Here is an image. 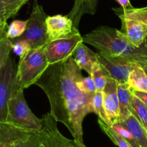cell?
I'll return each instance as SVG.
<instances>
[{
    "label": "cell",
    "mask_w": 147,
    "mask_h": 147,
    "mask_svg": "<svg viewBox=\"0 0 147 147\" xmlns=\"http://www.w3.org/2000/svg\"><path fill=\"white\" fill-rule=\"evenodd\" d=\"M146 106H147V105H146Z\"/></svg>",
    "instance_id": "34"
},
{
    "label": "cell",
    "mask_w": 147,
    "mask_h": 147,
    "mask_svg": "<svg viewBox=\"0 0 147 147\" xmlns=\"http://www.w3.org/2000/svg\"><path fill=\"white\" fill-rule=\"evenodd\" d=\"M27 24H28V20H16L12 21L7 29L6 35H5L7 38L14 40L20 37L25 32Z\"/></svg>",
    "instance_id": "21"
},
{
    "label": "cell",
    "mask_w": 147,
    "mask_h": 147,
    "mask_svg": "<svg viewBox=\"0 0 147 147\" xmlns=\"http://www.w3.org/2000/svg\"><path fill=\"white\" fill-rule=\"evenodd\" d=\"M49 43L65 37L80 33L78 28L68 16L57 15L48 16L46 20Z\"/></svg>",
    "instance_id": "10"
},
{
    "label": "cell",
    "mask_w": 147,
    "mask_h": 147,
    "mask_svg": "<svg viewBox=\"0 0 147 147\" xmlns=\"http://www.w3.org/2000/svg\"><path fill=\"white\" fill-rule=\"evenodd\" d=\"M128 84L134 90L147 92V74L142 66L138 65L131 71L128 76Z\"/></svg>",
    "instance_id": "16"
},
{
    "label": "cell",
    "mask_w": 147,
    "mask_h": 147,
    "mask_svg": "<svg viewBox=\"0 0 147 147\" xmlns=\"http://www.w3.org/2000/svg\"><path fill=\"white\" fill-rule=\"evenodd\" d=\"M98 123L102 131L118 147H132L125 138H123L110 125H107L100 119L98 120Z\"/></svg>",
    "instance_id": "20"
},
{
    "label": "cell",
    "mask_w": 147,
    "mask_h": 147,
    "mask_svg": "<svg viewBox=\"0 0 147 147\" xmlns=\"http://www.w3.org/2000/svg\"><path fill=\"white\" fill-rule=\"evenodd\" d=\"M77 87L82 92L90 96H93L97 92L92 79L90 77H82L77 82Z\"/></svg>",
    "instance_id": "23"
},
{
    "label": "cell",
    "mask_w": 147,
    "mask_h": 147,
    "mask_svg": "<svg viewBox=\"0 0 147 147\" xmlns=\"http://www.w3.org/2000/svg\"><path fill=\"white\" fill-rule=\"evenodd\" d=\"M92 105L93 113L99 117V119L107 125L111 126V124L107 118L105 110L102 92H96L94 93L92 97Z\"/></svg>",
    "instance_id": "19"
},
{
    "label": "cell",
    "mask_w": 147,
    "mask_h": 147,
    "mask_svg": "<svg viewBox=\"0 0 147 147\" xmlns=\"http://www.w3.org/2000/svg\"><path fill=\"white\" fill-rule=\"evenodd\" d=\"M47 15L43 7L35 0L30 18L28 20L25 32L20 37L14 40H25L32 49L45 46L49 43L46 20Z\"/></svg>",
    "instance_id": "6"
},
{
    "label": "cell",
    "mask_w": 147,
    "mask_h": 147,
    "mask_svg": "<svg viewBox=\"0 0 147 147\" xmlns=\"http://www.w3.org/2000/svg\"><path fill=\"white\" fill-rule=\"evenodd\" d=\"M142 66V68H143V69H144V71H145L146 74H147V64L143 65V66Z\"/></svg>",
    "instance_id": "32"
},
{
    "label": "cell",
    "mask_w": 147,
    "mask_h": 147,
    "mask_svg": "<svg viewBox=\"0 0 147 147\" xmlns=\"http://www.w3.org/2000/svg\"><path fill=\"white\" fill-rule=\"evenodd\" d=\"M83 42L106 54L123 57L140 66L147 64V49L145 45L136 47L121 30L101 26L84 35Z\"/></svg>",
    "instance_id": "2"
},
{
    "label": "cell",
    "mask_w": 147,
    "mask_h": 147,
    "mask_svg": "<svg viewBox=\"0 0 147 147\" xmlns=\"http://www.w3.org/2000/svg\"><path fill=\"white\" fill-rule=\"evenodd\" d=\"M144 45H145L146 48V49H147V37H146V40H145V43H144Z\"/></svg>",
    "instance_id": "33"
},
{
    "label": "cell",
    "mask_w": 147,
    "mask_h": 147,
    "mask_svg": "<svg viewBox=\"0 0 147 147\" xmlns=\"http://www.w3.org/2000/svg\"><path fill=\"white\" fill-rule=\"evenodd\" d=\"M134 137L141 147H147V131L134 115L118 122Z\"/></svg>",
    "instance_id": "15"
},
{
    "label": "cell",
    "mask_w": 147,
    "mask_h": 147,
    "mask_svg": "<svg viewBox=\"0 0 147 147\" xmlns=\"http://www.w3.org/2000/svg\"><path fill=\"white\" fill-rule=\"evenodd\" d=\"M121 20V32L136 47L142 46L147 37V7L143 8H113Z\"/></svg>",
    "instance_id": "4"
},
{
    "label": "cell",
    "mask_w": 147,
    "mask_h": 147,
    "mask_svg": "<svg viewBox=\"0 0 147 147\" xmlns=\"http://www.w3.org/2000/svg\"><path fill=\"white\" fill-rule=\"evenodd\" d=\"M111 127H112L118 134H119L123 138H125L131 146L141 147L139 144H138V143L136 141V140L135 138H134V137L131 135V133H130L126 128H124L123 125H121V124L118 123H116L113 124V125H111Z\"/></svg>",
    "instance_id": "26"
},
{
    "label": "cell",
    "mask_w": 147,
    "mask_h": 147,
    "mask_svg": "<svg viewBox=\"0 0 147 147\" xmlns=\"http://www.w3.org/2000/svg\"><path fill=\"white\" fill-rule=\"evenodd\" d=\"M12 51L20 58L25 56L32 49L30 43L25 40H12Z\"/></svg>",
    "instance_id": "25"
},
{
    "label": "cell",
    "mask_w": 147,
    "mask_h": 147,
    "mask_svg": "<svg viewBox=\"0 0 147 147\" xmlns=\"http://www.w3.org/2000/svg\"><path fill=\"white\" fill-rule=\"evenodd\" d=\"M97 55L99 62L118 84L128 83V76L131 71L139 65L121 56L106 54L102 52H99Z\"/></svg>",
    "instance_id": "9"
},
{
    "label": "cell",
    "mask_w": 147,
    "mask_h": 147,
    "mask_svg": "<svg viewBox=\"0 0 147 147\" xmlns=\"http://www.w3.org/2000/svg\"><path fill=\"white\" fill-rule=\"evenodd\" d=\"M108 74L99 61H96L92 65L91 74L90 76L94 82L97 92H102L104 90L107 82V76Z\"/></svg>",
    "instance_id": "17"
},
{
    "label": "cell",
    "mask_w": 147,
    "mask_h": 147,
    "mask_svg": "<svg viewBox=\"0 0 147 147\" xmlns=\"http://www.w3.org/2000/svg\"><path fill=\"white\" fill-rule=\"evenodd\" d=\"M81 69L71 56L50 65L35 84L43 90L51 106V114L56 122L63 123L74 139L84 144L82 123L87 114L93 113V96L82 92L77 82L82 77Z\"/></svg>",
    "instance_id": "1"
},
{
    "label": "cell",
    "mask_w": 147,
    "mask_h": 147,
    "mask_svg": "<svg viewBox=\"0 0 147 147\" xmlns=\"http://www.w3.org/2000/svg\"><path fill=\"white\" fill-rule=\"evenodd\" d=\"M131 92L134 96L139 99L141 102L147 105V92L145 91H138L131 88Z\"/></svg>",
    "instance_id": "27"
},
{
    "label": "cell",
    "mask_w": 147,
    "mask_h": 147,
    "mask_svg": "<svg viewBox=\"0 0 147 147\" xmlns=\"http://www.w3.org/2000/svg\"><path fill=\"white\" fill-rule=\"evenodd\" d=\"M117 92L120 106V121L125 119L132 114V98L131 87L128 83H117Z\"/></svg>",
    "instance_id": "14"
},
{
    "label": "cell",
    "mask_w": 147,
    "mask_h": 147,
    "mask_svg": "<svg viewBox=\"0 0 147 147\" xmlns=\"http://www.w3.org/2000/svg\"><path fill=\"white\" fill-rule=\"evenodd\" d=\"M23 90L18 87L8 101L7 122L26 130L40 131L43 126V118H38L31 111L25 99Z\"/></svg>",
    "instance_id": "5"
},
{
    "label": "cell",
    "mask_w": 147,
    "mask_h": 147,
    "mask_svg": "<svg viewBox=\"0 0 147 147\" xmlns=\"http://www.w3.org/2000/svg\"><path fill=\"white\" fill-rule=\"evenodd\" d=\"M83 42L80 33L49 42L45 46V53L49 64L59 63L73 56L77 46Z\"/></svg>",
    "instance_id": "8"
},
{
    "label": "cell",
    "mask_w": 147,
    "mask_h": 147,
    "mask_svg": "<svg viewBox=\"0 0 147 147\" xmlns=\"http://www.w3.org/2000/svg\"><path fill=\"white\" fill-rule=\"evenodd\" d=\"M16 76L17 65L9 56L0 71V122L7 121L8 101L18 89Z\"/></svg>",
    "instance_id": "7"
},
{
    "label": "cell",
    "mask_w": 147,
    "mask_h": 147,
    "mask_svg": "<svg viewBox=\"0 0 147 147\" xmlns=\"http://www.w3.org/2000/svg\"><path fill=\"white\" fill-rule=\"evenodd\" d=\"M43 120V137L39 147H68L71 144L73 140L61 134L50 113L46 114Z\"/></svg>",
    "instance_id": "12"
},
{
    "label": "cell",
    "mask_w": 147,
    "mask_h": 147,
    "mask_svg": "<svg viewBox=\"0 0 147 147\" xmlns=\"http://www.w3.org/2000/svg\"><path fill=\"white\" fill-rule=\"evenodd\" d=\"M7 27L6 20H0V40L5 37Z\"/></svg>",
    "instance_id": "28"
},
{
    "label": "cell",
    "mask_w": 147,
    "mask_h": 147,
    "mask_svg": "<svg viewBox=\"0 0 147 147\" xmlns=\"http://www.w3.org/2000/svg\"><path fill=\"white\" fill-rule=\"evenodd\" d=\"M68 147H86V146L84 144H82V143L79 142V141L74 139L71 144Z\"/></svg>",
    "instance_id": "31"
},
{
    "label": "cell",
    "mask_w": 147,
    "mask_h": 147,
    "mask_svg": "<svg viewBox=\"0 0 147 147\" xmlns=\"http://www.w3.org/2000/svg\"><path fill=\"white\" fill-rule=\"evenodd\" d=\"M102 93L106 115L112 125L120 121V106L117 92V82L109 74L107 76L106 85Z\"/></svg>",
    "instance_id": "11"
},
{
    "label": "cell",
    "mask_w": 147,
    "mask_h": 147,
    "mask_svg": "<svg viewBox=\"0 0 147 147\" xmlns=\"http://www.w3.org/2000/svg\"><path fill=\"white\" fill-rule=\"evenodd\" d=\"M72 56L79 68L81 70L85 71L90 75L92 65L98 61L97 53L90 50L84 42L80 43Z\"/></svg>",
    "instance_id": "13"
},
{
    "label": "cell",
    "mask_w": 147,
    "mask_h": 147,
    "mask_svg": "<svg viewBox=\"0 0 147 147\" xmlns=\"http://www.w3.org/2000/svg\"><path fill=\"white\" fill-rule=\"evenodd\" d=\"M45 46L32 49L17 65V86L23 90L28 88L42 77L50 64L45 53Z\"/></svg>",
    "instance_id": "3"
},
{
    "label": "cell",
    "mask_w": 147,
    "mask_h": 147,
    "mask_svg": "<svg viewBox=\"0 0 147 147\" xmlns=\"http://www.w3.org/2000/svg\"><path fill=\"white\" fill-rule=\"evenodd\" d=\"M116 2L121 6L123 9H131L134 7L131 5L130 0H116Z\"/></svg>",
    "instance_id": "30"
},
{
    "label": "cell",
    "mask_w": 147,
    "mask_h": 147,
    "mask_svg": "<svg viewBox=\"0 0 147 147\" xmlns=\"http://www.w3.org/2000/svg\"><path fill=\"white\" fill-rule=\"evenodd\" d=\"M23 5H7L0 2V20H6L12 18L17 15Z\"/></svg>",
    "instance_id": "24"
},
{
    "label": "cell",
    "mask_w": 147,
    "mask_h": 147,
    "mask_svg": "<svg viewBox=\"0 0 147 147\" xmlns=\"http://www.w3.org/2000/svg\"><path fill=\"white\" fill-rule=\"evenodd\" d=\"M132 115L136 117L147 131V106L133 94Z\"/></svg>",
    "instance_id": "18"
},
{
    "label": "cell",
    "mask_w": 147,
    "mask_h": 147,
    "mask_svg": "<svg viewBox=\"0 0 147 147\" xmlns=\"http://www.w3.org/2000/svg\"><path fill=\"white\" fill-rule=\"evenodd\" d=\"M12 46V40L7 38L6 35L0 40V71L10 56Z\"/></svg>",
    "instance_id": "22"
},
{
    "label": "cell",
    "mask_w": 147,
    "mask_h": 147,
    "mask_svg": "<svg viewBox=\"0 0 147 147\" xmlns=\"http://www.w3.org/2000/svg\"><path fill=\"white\" fill-rule=\"evenodd\" d=\"M29 0H0L1 3L7 4V5H24Z\"/></svg>",
    "instance_id": "29"
}]
</instances>
